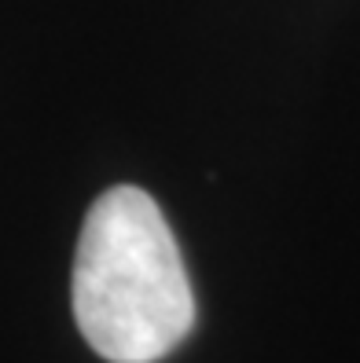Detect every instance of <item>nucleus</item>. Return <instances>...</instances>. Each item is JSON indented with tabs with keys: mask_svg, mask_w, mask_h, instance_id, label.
I'll list each match as a JSON object with an SVG mask.
<instances>
[{
	"mask_svg": "<svg viewBox=\"0 0 360 363\" xmlns=\"http://www.w3.org/2000/svg\"><path fill=\"white\" fill-rule=\"evenodd\" d=\"M74 319L107 363H158L195 327V290L162 209L121 184L92 202L74 253Z\"/></svg>",
	"mask_w": 360,
	"mask_h": 363,
	"instance_id": "nucleus-1",
	"label": "nucleus"
}]
</instances>
